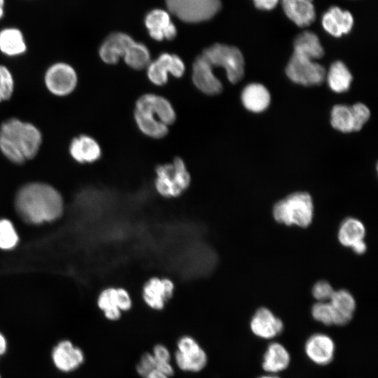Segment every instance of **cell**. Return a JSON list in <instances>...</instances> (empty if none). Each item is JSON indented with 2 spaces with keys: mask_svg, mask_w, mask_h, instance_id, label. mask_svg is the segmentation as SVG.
Wrapping results in <instances>:
<instances>
[{
  "mask_svg": "<svg viewBox=\"0 0 378 378\" xmlns=\"http://www.w3.org/2000/svg\"><path fill=\"white\" fill-rule=\"evenodd\" d=\"M334 289L326 281H317L312 288V295L318 302H328L334 293Z\"/></svg>",
  "mask_w": 378,
  "mask_h": 378,
  "instance_id": "obj_37",
  "label": "cell"
},
{
  "mask_svg": "<svg viewBox=\"0 0 378 378\" xmlns=\"http://www.w3.org/2000/svg\"><path fill=\"white\" fill-rule=\"evenodd\" d=\"M304 351L309 359L315 364L326 365L334 358L335 344L329 335L314 333L307 340Z\"/></svg>",
  "mask_w": 378,
  "mask_h": 378,
  "instance_id": "obj_13",
  "label": "cell"
},
{
  "mask_svg": "<svg viewBox=\"0 0 378 378\" xmlns=\"http://www.w3.org/2000/svg\"><path fill=\"white\" fill-rule=\"evenodd\" d=\"M186 66L183 61L176 54L163 52L146 67L148 80L154 85L162 86L168 81L169 74L175 78L183 76Z\"/></svg>",
  "mask_w": 378,
  "mask_h": 378,
  "instance_id": "obj_9",
  "label": "cell"
},
{
  "mask_svg": "<svg viewBox=\"0 0 378 378\" xmlns=\"http://www.w3.org/2000/svg\"><path fill=\"white\" fill-rule=\"evenodd\" d=\"M15 208L24 221L40 224L53 221L62 216L63 200L52 186L43 183H31L18 191Z\"/></svg>",
  "mask_w": 378,
  "mask_h": 378,
  "instance_id": "obj_1",
  "label": "cell"
},
{
  "mask_svg": "<svg viewBox=\"0 0 378 378\" xmlns=\"http://www.w3.org/2000/svg\"><path fill=\"white\" fill-rule=\"evenodd\" d=\"M155 370L170 377L174 374V368L171 361H156Z\"/></svg>",
  "mask_w": 378,
  "mask_h": 378,
  "instance_id": "obj_42",
  "label": "cell"
},
{
  "mask_svg": "<svg viewBox=\"0 0 378 378\" xmlns=\"http://www.w3.org/2000/svg\"><path fill=\"white\" fill-rule=\"evenodd\" d=\"M312 317L326 326L334 325V315L329 302H318L312 307Z\"/></svg>",
  "mask_w": 378,
  "mask_h": 378,
  "instance_id": "obj_34",
  "label": "cell"
},
{
  "mask_svg": "<svg viewBox=\"0 0 378 378\" xmlns=\"http://www.w3.org/2000/svg\"><path fill=\"white\" fill-rule=\"evenodd\" d=\"M155 188L165 198L181 196L190 186L191 177L184 161L176 157L172 163L160 164L155 168Z\"/></svg>",
  "mask_w": 378,
  "mask_h": 378,
  "instance_id": "obj_4",
  "label": "cell"
},
{
  "mask_svg": "<svg viewBox=\"0 0 378 378\" xmlns=\"http://www.w3.org/2000/svg\"><path fill=\"white\" fill-rule=\"evenodd\" d=\"M323 29L334 37H340L351 31L354 24L352 14L338 6H332L321 18Z\"/></svg>",
  "mask_w": 378,
  "mask_h": 378,
  "instance_id": "obj_19",
  "label": "cell"
},
{
  "mask_svg": "<svg viewBox=\"0 0 378 378\" xmlns=\"http://www.w3.org/2000/svg\"><path fill=\"white\" fill-rule=\"evenodd\" d=\"M174 282L169 278H150L143 286L142 298L145 304L153 310L164 309L167 302L173 296Z\"/></svg>",
  "mask_w": 378,
  "mask_h": 378,
  "instance_id": "obj_10",
  "label": "cell"
},
{
  "mask_svg": "<svg viewBox=\"0 0 378 378\" xmlns=\"http://www.w3.org/2000/svg\"><path fill=\"white\" fill-rule=\"evenodd\" d=\"M293 49L309 55L312 59H319L324 50L318 36L312 31H305L294 40Z\"/></svg>",
  "mask_w": 378,
  "mask_h": 378,
  "instance_id": "obj_29",
  "label": "cell"
},
{
  "mask_svg": "<svg viewBox=\"0 0 378 378\" xmlns=\"http://www.w3.org/2000/svg\"><path fill=\"white\" fill-rule=\"evenodd\" d=\"M290 362V356L286 347L279 342L270 343L264 355L262 369L270 373H277L286 370Z\"/></svg>",
  "mask_w": 378,
  "mask_h": 378,
  "instance_id": "obj_23",
  "label": "cell"
},
{
  "mask_svg": "<svg viewBox=\"0 0 378 378\" xmlns=\"http://www.w3.org/2000/svg\"><path fill=\"white\" fill-rule=\"evenodd\" d=\"M241 102L248 111L259 113L265 110L270 105V94L262 84L251 83L243 90Z\"/></svg>",
  "mask_w": 378,
  "mask_h": 378,
  "instance_id": "obj_24",
  "label": "cell"
},
{
  "mask_svg": "<svg viewBox=\"0 0 378 378\" xmlns=\"http://www.w3.org/2000/svg\"><path fill=\"white\" fill-rule=\"evenodd\" d=\"M327 79L332 90L335 92H344L349 90L352 76L343 62L336 61L331 64Z\"/></svg>",
  "mask_w": 378,
  "mask_h": 378,
  "instance_id": "obj_28",
  "label": "cell"
},
{
  "mask_svg": "<svg viewBox=\"0 0 378 378\" xmlns=\"http://www.w3.org/2000/svg\"><path fill=\"white\" fill-rule=\"evenodd\" d=\"M135 110L150 114L167 126L172 125L176 119V113L171 102L152 93L139 97L136 102Z\"/></svg>",
  "mask_w": 378,
  "mask_h": 378,
  "instance_id": "obj_11",
  "label": "cell"
},
{
  "mask_svg": "<svg viewBox=\"0 0 378 378\" xmlns=\"http://www.w3.org/2000/svg\"><path fill=\"white\" fill-rule=\"evenodd\" d=\"M44 82L50 92L56 96L64 97L75 90L78 77L75 69L70 64L57 62L46 70Z\"/></svg>",
  "mask_w": 378,
  "mask_h": 378,
  "instance_id": "obj_8",
  "label": "cell"
},
{
  "mask_svg": "<svg viewBox=\"0 0 378 378\" xmlns=\"http://www.w3.org/2000/svg\"><path fill=\"white\" fill-rule=\"evenodd\" d=\"M174 360L177 367L182 371L189 372H198L206 365L208 357L204 349H199L179 352L176 351Z\"/></svg>",
  "mask_w": 378,
  "mask_h": 378,
  "instance_id": "obj_26",
  "label": "cell"
},
{
  "mask_svg": "<svg viewBox=\"0 0 378 378\" xmlns=\"http://www.w3.org/2000/svg\"><path fill=\"white\" fill-rule=\"evenodd\" d=\"M19 238L12 223L6 219L0 220V248L8 250L14 248Z\"/></svg>",
  "mask_w": 378,
  "mask_h": 378,
  "instance_id": "obj_32",
  "label": "cell"
},
{
  "mask_svg": "<svg viewBox=\"0 0 378 378\" xmlns=\"http://www.w3.org/2000/svg\"><path fill=\"white\" fill-rule=\"evenodd\" d=\"M134 118L139 130L148 137L161 139L169 132L167 125L147 113L134 110Z\"/></svg>",
  "mask_w": 378,
  "mask_h": 378,
  "instance_id": "obj_27",
  "label": "cell"
},
{
  "mask_svg": "<svg viewBox=\"0 0 378 378\" xmlns=\"http://www.w3.org/2000/svg\"><path fill=\"white\" fill-rule=\"evenodd\" d=\"M1 101H2V99H1V95H0V102H1Z\"/></svg>",
  "mask_w": 378,
  "mask_h": 378,
  "instance_id": "obj_47",
  "label": "cell"
},
{
  "mask_svg": "<svg viewBox=\"0 0 378 378\" xmlns=\"http://www.w3.org/2000/svg\"><path fill=\"white\" fill-rule=\"evenodd\" d=\"M170 13L181 20L196 23L209 20L220 9V0H165Z\"/></svg>",
  "mask_w": 378,
  "mask_h": 378,
  "instance_id": "obj_6",
  "label": "cell"
},
{
  "mask_svg": "<svg viewBox=\"0 0 378 378\" xmlns=\"http://www.w3.org/2000/svg\"><path fill=\"white\" fill-rule=\"evenodd\" d=\"M286 15L298 27L311 24L316 18L313 0H281Z\"/></svg>",
  "mask_w": 378,
  "mask_h": 378,
  "instance_id": "obj_22",
  "label": "cell"
},
{
  "mask_svg": "<svg viewBox=\"0 0 378 378\" xmlns=\"http://www.w3.org/2000/svg\"><path fill=\"white\" fill-rule=\"evenodd\" d=\"M97 305L104 314L111 311L120 310L118 308V288L108 287L104 289L98 297Z\"/></svg>",
  "mask_w": 378,
  "mask_h": 378,
  "instance_id": "obj_33",
  "label": "cell"
},
{
  "mask_svg": "<svg viewBox=\"0 0 378 378\" xmlns=\"http://www.w3.org/2000/svg\"><path fill=\"white\" fill-rule=\"evenodd\" d=\"M144 22L150 36L157 41H170L176 36V27L164 10H152L146 15Z\"/></svg>",
  "mask_w": 378,
  "mask_h": 378,
  "instance_id": "obj_16",
  "label": "cell"
},
{
  "mask_svg": "<svg viewBox=\"0 0 378 378\" xmlns=\"http://www.w3.org/2000/svg\"><path fill=\"white\" fill-rule=\"evenodd\" d=\"M330 122L332 127L342 132L346 133L354 131L351 106L343 104L334 106L331 111Z\"/></svg>",
  "mask_w": 378,
  "mask_h": 378,
  "instance_id": "obj_31",
  "label": "cell"
},
{
  "mask_svg": "<svg viewBox=\"0 0 378 378\" xmlns=\"http://www.w3.org/2000/svg\"><path fill=\"white\" fill-rule=\"evenodd\" d=\"M201 55L213 67H223L230 83H237L243 78L244 59L237 48L223 43H214L205 48Z\"/></svg>",
  "mask_w": 378,
  "mask_h": 378,
  "instance_id": "obj_5",
  "label": "cell"
},
{
  "mask_svg": "<svg viewBox=\"0 0 378 378\" xmlns=\"http://www.w3.org/2000/svg\"><path fill=\"white\" fill-rule=\"evenodd\" d=\"M287 76L294 83L310 86L321 84L326 78V69L314 62L309 55L294 50L286 68Z\"/></svg>",
  "mask_w": 378,
  "mask_h": 378,
  "instance_id": "obj_7",
  "label": "cell"
},
{
  "mask_svg": "<svg viewBox=\"0 0 378 378\" xmlns=\"http://www.w3.org/2000/svg\"><path fill=\"white\" fill-rule=\"evenodd\" d=\"M27 50L22 31L15 27H7L0 31V51L8 57H17Z\"/></svg>",
  "mask_w": 378,
  "mask_h": 378,
  "instance_id": "obj_25",
  "label": "cell"
},
{
  "mask_svg": "<svg viewBox=\"0 0 378 378\" xmlns=\"http://www.w3.org/2000/svg\"><path fill=\"white\" fill-rule=\"evenodd\" d=\"M135 41L128 34L115 32L108 35L99 49L101 59L108 64H115L123 57L130 46Z\"/></svg>",
  "mask_w": 378,
  "mask_h": 378,
  "instance_id": "obj_17",
  "label": "cell"
},
{
  "mask_svg": "<svg viewBox=\"0 0 378 378\" xmlns=\"http://www.w3.org/2000/svg\"><path fill=\"white\" fill-rule=\"evenodd\" d=\"M144 378H169L168 376L164 374L163 373L159 372L157 370H154L148 374H147Z\"/></svg>",
  "mask_w": 378,
  "mask_h": 378,
  "instance_id": "obj_44",
  "label": "cell"
},
{
  "mask_svg": "<svg viewBox=\"0 0 378 378\" xmlns=\"http://www.w3.org/2000/svg\"><path fill=\"white\" fill-rule=\"evenodd\" d=\"M0 378H1V374H0Z\"/></svg>",
  "mask_w": 378,
  "mask_h": 378,
  "instance_id": "obj_48",
  "label": "cell"
},
{
  "mask_svg": "<svg viewBox=\"0 0 378 378\" xmlns=\"http://www.w3.org/2000/svg\"><path fill=\"white\" fill-rule=\"evenodd\" d=\"M192 80L195 86L207 95H216L222 91L223 85L214 74L213 66L202 55L192 63Z\"/></svg>",
  "mask_w": 378,
  "mask_h": 378,
  "instance_id": "obj_12",
  "label": "cell"
},
{
  "mask_svg": "<svg viewBox=\"0 0 378 378\" xmlns=\"http://www.w3.org/2000/svg\"><path fill=\"white\" fill-rule=\"evenodd\" d=\"M156 360L151 353L144 354L138 362L136 370L137 374L141 377H146L155 370Z\"/></svg>",
  "mask_w": 378,
  "mask_h": 378,
  "instance_id": "obj_38",
  "label": "cell"
},
{
  "mask_svg": "<svg viewBox=\"0 0 378 378\" xmlns=\"http://www.w3.org/2000/svg\"><path fill=\"white\" fill-rule=\"evenodd\" d=\"M69 150L71 158L80 164L94 162L102 156V149L98 142L87 134L74 137Z\"/></svg>",
  "mask_w": 378,
  "mask_h": 378,
  "instance_id": "obj_20",
  "label": "cell"
},
{
  "mask_svg": "<svg viewBox=\"0 0 378 378\" xmlns=\"http://www.w3.org/2000/svg\"><path fill=\"white\" fill-rule=\"evenodd\" d=\"M258 378H280L279 377H277L276 375H272V374H268V375H262V376H260Z\"/></svg>",
  "mask_w": 378,
  "mask_h": 378,
  "instance_id": "obj_46",
  "label": "cell"
},
{
  "mask_svg": "<svg viewBox=\"0 0 378 378\" xmlns=\"http://www.w3.org/2000/svg\"><path fill=\"white\" fill-rule=\"evenodd\" d=\"M156 361H170L171 353L169 349L164 344H158L154 346L151 353Z\"/></svg>",
  "mask_w": 378,
  "mask_h": 378,
  "instance_id": "obj_40",
  "label": "cell"
},
{
  "mask_svg": "<svg viewBox=\"0 0 378 378\" xmlns=\"http://www.w3.org/2000/svg\"><path fill=\"white\" fill-rule=\"evenodd\" d=\"M334 315V325L344 326L349 323L356 311V300L346 290L334 291L329 300Z\"/></svg>",
  "mask_w": 378,
  "mask_h": 378,
  "instance_id": "obj_21",
  "label": "cell"
},
{
  "mask_svg": "<svg viewBox=\"0 0 378 378\" xmlns=\"http://www.w3.org/2000/svg\"><path fill=\"white\" fill-rule=\"evenodd\" d=\"M52 359L60 371L69 372L76 370L84 362L83 351L69 340L59 342L52 349Z\"/></svg>",
  "mask_w": 378,
  "mask_h": 378,
  "instance_id": "obj_15",
  "label": "cell"
},
{
  "mask_svg": "<svg viewBox=\"0 0 378 378\" xmlns=\"http://www.w3.org/2000/svg\"><path fill=\"white\" fill-rule=\"evenodd\" d=\"M313 204L312 198L308 192H294L274 204L273 217L276 222L286 225L307 227L312 221Z\"/></svg>",
  "mask_w": 378,
  "mask_h": 378,
  "instance_id": "obj_3",
  "label": "cell"
},
{
  "mask_svg": "<svg viewBox=\"0 0 378 378\" xmlns=\"http://www.w3.org/2000/svg\"><path fill=\"white\" fill-rule=\"evenodd\" d=\"M125 64L134 70H141L150 62V54L142 43L134 41L123 57Z\"/></svg>",
  "mask_w": 378,
  "mask_h": 378,
  "instance_id": "obj_30",
  "label": "cell"
},
{
  "mask_svg": "<svg viewBox=\"0 0 378 378\" xmlns=\"http://www.w3.org/2000/svg\"><path fill=\"white\" fill-rule=\"evenodd\" d=\"M118 294V308L122 312L129 311L132 306V298L128 291L123 288H117Z\"/></svg>",
  "mask_w": 378,
  "mask_h": 378,
  "instance_id": "obj_39",
  "label": "cell"
},
{
  "mask_svg": "<svg viewBox=\"0 0 378 378\" xmlns=\"http://www.w3.org/2000/svg\"><path fill=\"white\" fill-rule=\"evenodd\" d=\"M251 332L262 339H272L284 330V323L271 310L260 307L256 310L250 321Z\"/></svg>",
  "mask_w": 378,
  "mask_h": 378,
  "instance_id": "obj_14",
  "label": "cell"
},
{
  "mask_svg": "<svg viewBox=\"0 0 378 378\" xmlns=\"http://www.w3.org/2000/svg\"><path fill=\"white\" fill-rule=\"evenodd\" d=\"M4 4L5 0H0V20L3 18L4 15Z\"/></svg>",
  "mask_w": 378,
  "mask_h": 378,
  "instance_id": "obj_45",
  "label": "cell"
},
{
  "mask_svg": "<svg viewBox=\"0 0 378 378\" xmlns=\"http://www.w3.org/2000/svg\"><path fill=\"white\" fill-rule=\"evenodd\" d=\"M14 92V80L10 70L0 64V95L2 100H8Z\"/></svg>",
  "mask_w": 378,
  "mask_h": 378,
  "instance_id": "obj_35",
  "label": "cell"
},
{
  "mask_svg": "<svg viewBox=\"0 0 378 378\" xmlns=\"http://www.w3.org/2000/svg\"><path fill=\"white\" fill-rule=\"evenodd\" d=\"M351 110L354 118V131H359L369 120L370 111L369 108L362 103H357L351 106Z\"/></svg>",
  "mask_w": 378,
  "mask_h": 378,
  "instance_id": "obj_36",
  "label": "cell"
},
{
  "mask_svg": "<svg viewBox=\"0 0 378 378\" xmlns=\"http://www.w3.org/2000/svg\"><path fill=\"white\" fill-rule=\"evenodd\" d=\"M0 139L19 151L25 160H31L40 149L42 134L33 124L12 118L1 124Z\"/></svg>",
  "mask_w": 378,
  "mask_h": 378,
  "instance_id": "obj_2",
  "label": "cell"
},
{
  "mask_svg": "<svg viewBox=\"0 0 378 378\" xmlns=\"http://www.w3.org/2000/svg\"><path fill=\"white\" fill-rule=\"evenodd\" d=\"M7 350V341L4 335L0 332V357L3 356Z\"/></svg>",
  "mask_w": 378,
  "mask_h": 378,
  "instance_id": "obj_43",
  "label": "cell"
},
{
  "mask_svg": "<svg viewBox=\"0 0 378 378\" xmlns=\"http://www.w3.org/2000/svg\"><path fill=\"white\" fill-rule=\"evenodd\" d=\"M255 6L263 10H271L278 4L279 0H253Z\"/></svg>",
  "mask_w": 378,
  "mask_h": 378,
  "instance_id": "obj_41",
  "label": "cell"
},
{
  "mask_svg": "<svg viewBox=\"0 0 378 378\" xmlns=\"http://www.w3.org/2000/svg\"><path fill=\"white\" fill-rule=\"evenodd\" d=\"M365 228L363 223L354 218H346L340 225L338 239L344 246L351 247L357 254H363L367 249L363 240Z\"/></svg>",
  "mask_w": 378,
  "mask_h": 378,
  "instance_id": "obj_18",
  "label": "cell"
}]
</instances>
